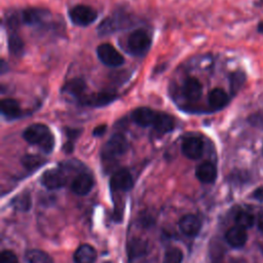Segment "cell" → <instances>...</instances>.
<instances>
[{
  "label": "cell",
  "instance_id": "6da1fadb",
  "mask_svg": "<svg viewBox=\"0 0 263 263\" xmlns=\"http://www.w3.org/2000/svg\"><path fill=\"white\" fill-rule=\"evenodd\" d=\"M24 139L33 145H38L45 153H50L54 147V137L47 125L43 123H33L23 133Z\"/></svg>",
  "mask_w": 263,
  "mask_h": 263
},
{
  "label": "cell",
  "instance_id": "7a4b0ae2",
  "mask_svg": "<svg viewBox=\"0 0 263 263\" xmlns=\"http://www.w3.org/2000/svg\"><path fill=\"white\" fill-rule=\"evenodd\" d=\"M127 49L134 55H144L150 48L151 37L142 29L133 31L127 38Z\"/></svg>",
  "mask_w": 263,
  "mask_h": 263
},
{
  "label": "cell",
  "instance_id": "3957f363",
  "mask_svg": "<svg viewBox=\"0 0 263 263\" xmlns=\"http://www.w3.org/2000/svg\"><path fill=\"white\" fill-rule=\"evenodd\" d=\"M128 149V142L124 135L117 133L111 136V138L105 144L102 150V156L105 159H113L123 155Z\"/></svg>",
  "mask_w": 263,
  "mask_h": 263
},
{
  "label": "cell",
  "instance_id": "277c9868",
  "mask_svg": "<svg viewBox=\"0 0 263 263\" xmlns=\"http://www.w3.org/2000/svg\"><path fill=\"white\" fill-rule=\"evenodd\" d=\"M132 24L129 16L123 12H115L111 16L106 17L98 27L100 35H107L121 30Z\"/></svg>",
  "mask_w": 263,
  "mask_h": 263
},
{
  "label": "cell",
  "instance_id": "5b68a950",
  "mask_svg": "<svg viewBox=\"0 0 263 263\" xmlns=\"http://www.w3.org/2000/svg\"><path fill=\"white\" fill-rule=\"evenodd\" d=\"M69 16L73 24L80 27H85L96 21L98 17V12L91 6L79 4L69 10Z\"/></svg>",
  "mask_w": 263,
  "mask_h": 263
},
{
  "label": "cell",
  "instance_id": "8992f818",
  "mask_svg": "<svg viewBox=\"0 0 263 263\" xmlns=\"http://www.w3.org/2000/svg\"><path fill=\"white\" fill-rule=\"evenodd\" d=\"M97 54L99 60L108 67H119L123 64V57L110 44L103 43L98 46Z\"/></svg>",
  "mask_w": 263,
  "mask_h": 263
},
{
  "label": "cell",
  "instance_id": "52a82bcc",
  "mask_svg": "<svg viewBox=\"0 0 263 263\" xmlns=\"http://www.w3.org/2000/svg\"><path fill=\"white\" fill-rule=\"evenodd\" d=\"M182 153L189 159H198L203 153V142L199 137H187L182 143Z\"/></svg>",
  "mask_w": 263,
  "mask_h": 263
},
{
  "label": "cell",
  "instance_id": "ba28073f",
  "mask_svg": "<svg viewBox=\"0 0 263 263\" xmlns=\"http://www.w3.org/2000/svg\"><path fill=\"white\" fill-rule=\"evenodd\" d=\"M67 182V177L62 170L52 168L46 171L41 177V183L44 187L50 190L60 189L65 186Z\"/></svg>",
  "mask_w": 263,
  "mask_h": 263
},
{
  "label": "cell",
  "instance_id": "9c48e42d",
  "mask_svg": "<svg viewBox=\"0 0 263 263\" xmlns=\"http://www.w3.org/2000/svg\"><path fill=\"white\" fill-rule=\"evenodd\" d=\"M117 98L115 91L112 90H104L100 92L92 93L90 96H84L79 101L81 104L91 107H102L107 104H110Z\"/></svg>",
  "mask_w": 263,
  "mask_h": 263
},
{
  "label": "cell",
  "instance_id": "30bf717a",
  "mask_svg": "<svg viewBox=\"0 0 263 263\" xmlns=\"http://www.w3.org/2000/svg\"><path fill=\"white\" fill-rule=\"evenodd\" d=\"M133 177L130 173L125 168L118 170L112 175L110 179V186L113 190L127 191L133 187Z\"/></svg>",
  "mask_w": 263,
  "mask_h": 263
},
{
  "label": "cell",
  "instance_id": "8fae6325",
  "mask_svg": "<svg viewBox=\"0 0 263 263\" xmlns=\"http://www.w3.org/2000/svg\"><path fill=\"white\" fill-rule=\"evenodd\" d=\"M156 114H157V111H154L151 108L139 107L132 112L130 117L136 124L143 127H147V126L153 125Z\"/></svg>",
  "mask_w": 263,
  "mask_h": 263
},
{
  "label": "cell",
  "instance_id": "7c38bea8",
  "mask_svg": "<svg viewBox=\"0 0 263 263\" xmlns=\"http://www.w3.org/2000/svg\"><path fill=\"white\" fill-rule=\"evenodd\" d=\"M49 15V11L43 8H37V7H31L25 9L22 14V22L29 26H36L41 25L46 17Z\"/></svg>",
  "mask_w": 263,
  "mask_h": 263
},
{
  "label": "cell",
  "instance_id": "4fadbf2b",
  "mask_svg": "<svg viewBox=\"0 0 263 263\" xmlns=\"http://www.w3.org/2000/svg\"><path fill=\"white\" fill-rule=\"evenodd\" d=\"M93 186V178L88 173H80L71 183V190L77 195L87 194Z\"/></svg>",
  "mask_w": 263,
  "mask_h": 263
},
{
  "label": "cell",
  "instance_id": "5bb4252c",
  "mask_svg": "<svg viewBox=\"0 0 263 263\" xmlns=\"http://www.w3.org/2000/svg\"><path fill=\"white\" fill-rule=\"evenodd\" d=\"M179 227L184 234L188 236H195L200 231L201 220L196 215L187 214L180 219Z\"/></svg>",
  "mask_w": 263,
  "mask_h": 263
},
{
  "label": "cell",
  "instance_id": "9a60e30c",
  "mask_svg": "<svg viewBox=\"0 0 263 263\" xmlns=\"http://www.w3.org/2000/svg\"><path fill=\"white\" fill-rule=\"evenodd\" d=\"M225 238L228 245L232 248H241L242 246H245L248 239V235L245 228L236 225L227 230Z\"/></svg>",
  "mask_w": 263,
  "mask_h": 263
},
{
  "label": "cell",
  "instance_id": "2e32d148",
  "mask_svg": "<svg viewBox=\"0 0 263 263\" xmlns=\"http://www.w3.org/2000/svg\"><path fill=\"white\" fill-rule=\"evenodd\" d=\"M183 93L189 101L195 102L199 100L202 93V85L200 81L194 77H188L183 85Z\"/></svg>",
  "mask_w": 263,
  "mask_h": 263
},
{
  "label": "cell",
  "instance_id": "e0dca14e",
  "mask_svg": "<svg viewBox=\"0 0 263 263\" xmlns=\"http://www.w3.org/2000/svg\"><path fill=\"white\" fill-rule=\"evenodd\" d=\"M73 259L75 263H95L97 260V251L90 245H81L76 249Z\"/></svg>",
  "mask_w": 263,
  "mask_h": 263
},
{
  "label": "cell",
  "instance_id": "ac0fdd59",
  "mask_svg": "<svg viewBox=\"0 0 263 263\" xmlns=\"http://www.w3.org/2000/svg\"><path fill=\"white\" fill-rule=\"evenodd\" d=\"M195 175L201 183H213L217 178V168L212 162L204 161L196 167Z\"/></svg>",
  "mask_w": 263,
  "mask_h": 263
},
{
  "label": "cell",
  "instance_id": "d6986e66",
  "mask_svg": "<svg viewBox=\"0 0 263 263\" xmlns=\"http://www.w3.org/2000/svg\"><path fill=\"white\" fill-rule=\"evenodd\" d=\"M153 128L159 134H166L175 128V119L170 114L158 112L153 122Z\"/></svg>",
  "mask_w": 263,
  "mask_h": 263
},
{
  "label": "cell",
  "instance_id": "ffe728a7",
  "mask_svg": "<svg viewBox=\"0 0 263 263\" xmlns=\"http://www.w3.org/2000/svg\"><path fill=\"white\" fill-rule=\"evenodd\" d=\"M208 101H209L210 106L214 110H220L228 104L229 97L224 89L218 87V88H214L210 91V93L208 96Z\"/></svg>",
  "mask_w": 263,
  "mask_h": 263
},
{
  "label": "cell",
  "instance_id": "44dd1931",
  "mask_svg": "<svg viewBox=\"0 0 263 263\" xmlns=\"http://www.w3.org/2000/svg\"><path fill=\"white\" fill-rule=\"evenodd\" d=\"M1 112L6 118L14 119L21 116L22 109L16 100L7 98L1 101Z\"/></svg>",
  "mask_w": 263,
  "mask_h": 263
},
{
  "label": "cell",
  "instance_id": "7402d4cb",
  "mask_svg": "<svg viewBox=\"0 0 263 263\" xmlns=\"http://www.w3.org/2000/svg\"><path fill=\"white\" fill-rule=\"evenodd\" d=\"M148 252V243L142 238H134L127 245V256L129 260L144 256Z\"/></svg>",
  "mask_w": 263,
  "mask_h": 263
},
{
  "label": "cell",
  "instance_id": "603a6c76",
  "mask_svg": "<svg viewBox=\"0 0 263 263\" xmlns=\"http://www.w3.org/2000/svg\"><path fill=\"white\" fill-rule=\"evenodd\" d=\"M64 90L80 100L82 97H84V92L86 90V83L82 78H73L65 84Z\"/></svg>",
  "mask_w": 263,
  "mask_h": 263
},
{
  "label": "cell",
  "instance_id": "cb8c5ba5",
  "mask_svg": "<svg viewBox=\"0 0 263 263\" xmlns=\"http://www.w3.org/2000/svg\"><path fill=\"white\" fill-rule=\"evenodd\" d=\"M26 260L28 263H53L52 258L41 250H29L26 253Z\"/></svg>",
  "mask_w": 263,
  "mask_h": 263
},
{
  "label": "cell",
  "instance_id": "d4e9b609",
  "mask_svg": "<svg viewBox=\"0 0 263 263\" xmlns=\"http://www.w3.org/2000/svg\"><path fill=\"white\" fill-rule=\"evenodd\" d=\"M31 196L28 192L20 193L11 200V205L13 209L20 212H27L31 208Z\"/></svg>",
  "mask_w": 263,
  "mask_h": 263
},
{
  "label": "cell",
  "instance_id": "484cf974",
  "mask_svg": "<svg viewBox=\"0 0 263 263\" xmlns=\"http://www.w3.org/2000/svg\"><path fill=\"white\" fill-rule=\"evenodd\" d=\"M45 159L39 155H35V154H27L25 156H23L22 158V164L24 165L25 168L29 170V171H34L37 170L38 167H40L41 165H43L45 163Z\"/></svg>",
  "mask_w": 263,
  "mask_h": 263
},
{
  "label": "cell",
  "instance_id": "4316f807",
  "mask_svg": "<svg viewBox=\"0 0 263 263\" xmlns=\"http://www.w3.org/2000/svg\"><path fill=\"white\" fill-rule=\"evenodd\" d=\"M8 49L14 55H21L24 52V42L17 34H10L8 37Z\"/></svg>",
  "mask_w": 263,
  "mask_h": 263
},
{
  "label": "cell",
  "instance_id": "83f0119b",
  "mask_svg": "<svg viewBox=\"0 0 263 263\" xmlns=\"http://www.w3.org/2000/svg\"><path fill=\"white\" fill-rule=\"evenodd\" d=\"M235 222L237 226L242 228H249L254 224V216L246 211H240L235 216Z\"/></svg>",
  "mask_w": 263,
  "mask_h": 263
},
{
  "label": "cell",
  "instance_id": "f1b7e54d",
  "mask_svg": "<svg viewBox=\"0 0 263 263\" xmlns=\"http://www.w3.org/2000/svg\"><path fill=\"white\" fill-rule=\"evenodd\" d=\"M183 253L179 248L168 249L163 258V263H182Z\"/></svg>",
  "mask_w": 263,
  "mask_h": 263
},
{
  "label": "cell",
  "instance_id": "f546056e",
  "mask_svg": "<svg viewBox=\"0 0 263 263\" xmlns=\"http://www.w3.org/2000/svg\"><path fill=\"white\" fill-rule=\"evenodd\" d=\"M246 80V76L241 71H236L233 72L230 76H229V81H230V88L232 90V92H236L245 83Z\"/></svg>",
  "mask_w": 263,
  "mask_h": 263
},
{
  "label": "cell",
  "instance_id": "4dcf8cb0",
  "mask_svg": "<svg viewBox=\"0 0 263 263\" xmlns=\"http://www.w3.org/2000/svg\"><path fill=\"white\" fill-rule=\"evenodd\" d=\"M0 263H18V260L16 255L12 251L5 250L1 253Z\"/></svg>",
  "mask_w": 263,
  "mask_h": 263
},
{
  "label": "cell",
  "instance_id": "1f68e13d",
  "mask_svg": "<svg viewBox=\"0 0 263 263\" xmlns=\"http://www.w3.org/2000/svg\"><path fill=\"white\" fill-rule=\"evenodd\" d=\"M252 197L259 200V201H263V186L257 188L253 193H252Z\"/></svg>",
  "mask_w": 263,
  "mask_h": 263
},
{
  "label": "cell",
  "instance_id": "d6a6232c",
  "mask_svg": "<svg viewBox=\"0 0 263 263\" xmlns=\"http://www.w3.org/2000/svg\"><path fill=\"white\" fill-rule=\"evenodd\" d=\"M105 132H106V125H105V124H102V125L97 126V127L93 129V135H95V136H102Z\"/></svg>",
  "mask_w": 263,
  "mask_h": 263
},
{
  "label": "cell",
  "instance_id": "836d02e7",
  "mask_svg": "<svg viewBox=\"0 0 263 263\" xmlns=\"http://www.w3.org/2000/svg\"><path fill=\"white\" fill-rule=\"evenodd\" d=\"M258 228L263 232V211L258 216Z\"/></svg>",
  "mask_w": 263,
  "mask_h": 263
},
{
  "label": "cell",
  "instance_id": "e575fe53",
  "mask_svg": "<svg viewBox=\"0 0 263 263\" xmlns=\"http://www.w3.org/2000/svg\"><path fill=\"white\" fill-rule=\"evenodd\" d=\"M257 30H258V32H259V33L263 34V21H261V22L258 24V26H257Z\"/></svg>",
  "mask_w": 263,
  "mask_h": 263
}]
</instances>
